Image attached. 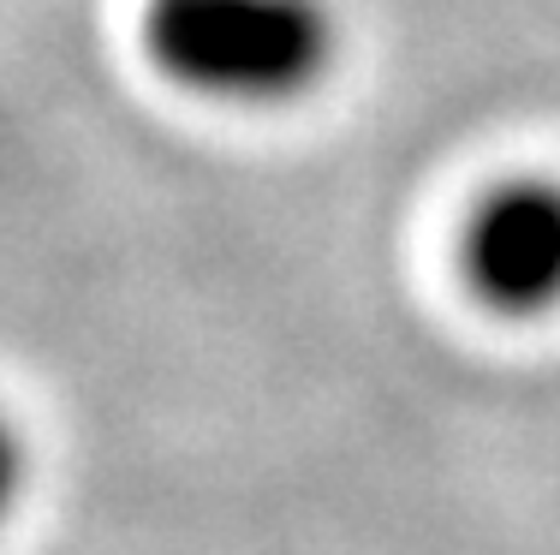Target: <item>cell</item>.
Here are the masks:
<instances>
[{"label":"cell","mask_w":560,"mask_h":555,"mask_svg":"<svg viewBox=\"0 0 560 555\" xmlns=\"http://www.w3.org/2000/svg\"><path fill=\"white\" fill-rule=\"evenodd\" d=\"M143 43L173 84L275 108L328 72L335 19L323 0H150Z\"/></svg>","instance_id":"1"},{"label":"cell","mask_w":560,"mask_h":555,"mask_svg":"<svg viewBox=\"0 0 560 555\" xmlns=\"http://www.w3.org/2000/svg\"><path fill=\"white\" fill-rule=\"evenodd\" d=\"M471 293L501 316H542L560 305V180L518 174L477 197L459 233Z\"/></svg>","instance_id":"2"},{"label":"cell","mask_w":560,"mask_h":555,"mask_svg":"<svg viewBox=\"0 0 560 555\" xmlns=\"http://www.w3.org/2000/svg\"><path fill=\"white\" fill-rule=\"evenodd\" d=\"M19 484H24V442L12 430V418H0V520L12 513L19 501Z\"/></svg>","instance_id":"3"}]
</instances>
